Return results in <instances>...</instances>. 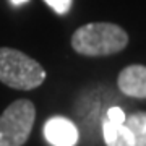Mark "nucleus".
Wrapping results in <instances>:
<instances>
[{"instance_id": "nucleus-1", "label": "nucleus", "mask_w": 146, "mask_h": 146, "mask_svg": "<svg viewBox=\"0 0 146 146\" xmlns=\"http://www.w3.org/2000/svg\"><path fill=\"white\" fill-rule=\"evenodd\" d=\"M128 44L125 29L114 23H88L72 36L75 52L86 57H104L123 50Z\"/></svg>"}, {"instance_id": "nucleus-6", "label": "nucleus", "mask_w": 146, "mask_h": 146, "mask_svg": "<svg viewBox=\"0 0 146 146\" xmlns=\"http://www.w3.org/2000/svg\"><path fill=\"white\" fill-rule=\"evenodd\" d=\"M102 133L107 146H133V136L125 123H112L106 120L102 123Z\"/></svg>"}, {"instance_id": "nucleus-3", "label": "nucleus", "mask_w": 146, "mask_h": 146, "mask_svg": "<svg viewBox=\"0 0 146 146\" xmlns=\"http://www.w3.org/2000/svg\"><path fill=\"white\" fill-rule=\"evenodd\" d=\"M36 120V107L31 101L18 99L0 115V146H23L29 138Z\"/></svg>"}, {"instance_id": "nucleus-7", "label": "nucleus", "mask_w": 146, "mask_h": 146, "mask_svg": "<svg viewBox=\"0 0 146 146\" xmlns=\"http://www.w3.org/2000/svg\"><path fill=\"white\" fill-rule=\"evenodd\" d=\"M123 123L133 136V146H146V112L131 114Z\"/></svg>"}, {"instance_id": "nucleus-4", "label": "nucleus", "mask_w": 146, "mask_h": 146, "mask_svg": "<svg viewBox=\"0 0 146 146\" xmlns=\"http://www.w3.org/2000/svg\"><path fill=\"white\" fill-rule=\"evenodd\" d=\"M44 136L52 146H75L78 143V128L65 117H52L44 125Z\"/></svg>"}, {"instance_id": "nucleus-10", "label": "nucleus", "mask_w": 146, "mask_h": 146, "mask_svg": "<svg viewBox=\"0 0 146 146\" xmlns=\"http://www.w3.org/2000/svg\"><path fill=\"white\" fill-rule=\"evenodd\" d=\"M10 2L13 5H23V3H26L28 0H10Z\"/></svg>"}, {"instance_id": "nucleus-8", "label": "nucleus", "mask_w": 146, "mask_h": 146, "mask_svg": "<svg viewBox=\"0 0 146 146\" xmlns=\"http://www.w3.org/2000/svg\"><path fill=\"white\" fill-rule=\"evenodd\" d=\"M57 15H67L72 8L73 0H44Z\"/></svg>"}, {"instance_id": "nucleus-2", "label": "nucleus", "mask_w": 146, "mask_h": 146, "mask_svg": "<svg viewBox=\"0 0 146 146\" xmlns=\"http://www.w3.org/2000/svg\"><path fill=\"white\" fill-rule=\"evenodd\" d=\"M46 80L44 68L29 55L11 47H0V81L13 89L29 91Z\"/></svg>"}, {"instance_id": "nucleus-5", "label": "nucleus", "mask_w": 146, "mask_h": 146, "mask_svg": "<svg viewBox=\"0 0 146 146\" xmlns=\"http://www.w3.org/2000/svg\"><path fill=\"white\" fill-rule=\"evenodd\" d=\"M119 89L125 96L145 99L146 98V67L130 65L120 72L117 78Z\"/></svg>"}, {"instance_id": "nucleus-9", "label": "nucleus", "mask_w": 146, "mask_h": 146, "mask_svg": "<svg viewBox=\"0 0 146 146\" xmlns=\"http://www.w3.org/2000/svg\"><path fill=\"white\" fill-rule=\"evenodd\" d=\"M125 114H123V110L120 109V107H110L107 110V117L106 120L107 122H112V123H123L125 122Z\"/></svg>"}]
</instances>
